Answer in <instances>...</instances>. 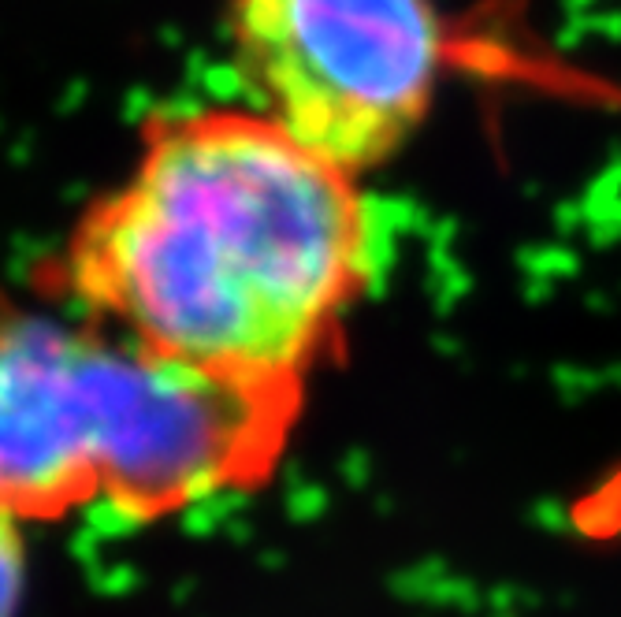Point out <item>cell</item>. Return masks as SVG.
<instances>
[{
  "instance_id": "cell-1",
  "label": "cell",
  "mask_w": 621,
  "mask_h": 617,
  "mask_svg": "<svg viewBox=\"0 0 621 617\" xmlns=\"http://www.w3.org/2000/svg\"><path fill=\"white\" fill-rule=\"evenodd\" d=\"M376 246L361 175L253 105L175 108L79 216L56 290L149 354L302 409L369 294Z\"/></svg>"
},
{
  "instance_id": "cell-2",
  "label": "cell",
  "mask_w": 621,
  "mask_h": 617,
  "mask_svg": "<svg viewBox=\"0 0 621 617\" xmlns=\"http://www.w3.org/2000/svg\"><path fill=\"white\" fill-rule=\"evenodd\" d=\"M298 406L238 391L90 316H0V510L153 525L265 484Z\"/></svg>"
},
{
  "instance_id": "cell-3",
  "label": "cell",
  "mask_w": 621,
  "mask_h": 617,
  "mask_svg": "<svg viewBox=\"0 0 621 617\" xmlns=\"http://www.w3.org/2000/svg\"><path fill=\"white\" fill-rule=\"evenodd\" d=\"M227 45L250 105L317 157L384 168L473 41L439 0H227Z\"/></svg>"
},
{
  "instance_id": "cell-4",
  "label": "cell",
  "mask_w": 621,
  "mask_h": 617,
  "mask_svg": "<svg viewBox=\"0 0 621 617\" xmlns=\"http://www.w3.org/2000/svg\"><path fill=\"white\" fill-rule=\"evenodd\" d=\"M19 517L0 510V617H19L30 584V536Z\"/></svg>"
}]
</instances>
